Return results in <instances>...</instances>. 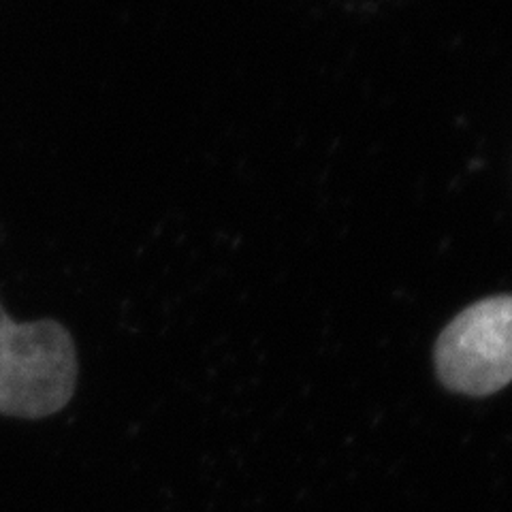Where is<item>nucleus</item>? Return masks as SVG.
<instances>
[{"label": "nucleus", "mask_w": 512, "mask_h": 512, "mask_svg": "<svg viewBox=\"0 0 512 512\" xmlns=\"http://www.w3.org/2000/svg\"><path fill=\"white\" fill-rule=\"evenodd\" d=\"M79 376L71 333L56 320L15 323L0 306V414L37 421L73 399Z\"/></svg>", "instance_id": "f257e3e1"}, {"label": "nucleus", "mask_w": 512, "mask_h": 512, "mask_svg": "<svg viewBox=\"0 0 512 512\" xmlns=\"http://www.w3.org/2000/svg\"><path fill=\"white\" fill-rule=\"evenodd\" d=\"M436 370L444 387L489 395L512 380V295H495L457 314L440 333Z\"/></svg>", "instance_id": "f03ea898"}]
</instances>
